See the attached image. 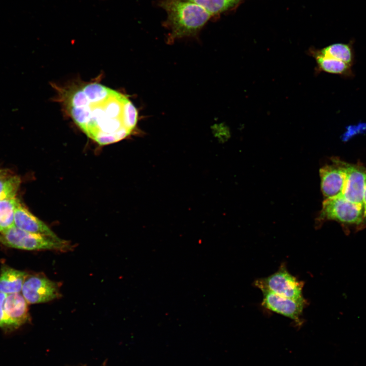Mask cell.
Here are the masks:
<instances>
[{"label": "cell", "mask_w": 366, "mask_h": 366, "mask_svg": "<svg viewBox=\"0 0 366 366\" xmlns=\"http://www.w3.org/2000/svg\"><path fill=\"white\" fill-rule=\"evenodd\" d=\"M66 105L76 125L100 145L127 137L138 121L137 109L126 95L99 83L78 87L70 94Z\"/></svg>", "instance_id": "6da1fadb"}, {"label": "cell", "mask_w": 366, "mask_h": 366, "mask_svg": "<svg viewBox=\"0 0 366 366\" xmlns=\"http://www.w3.org/2000/svg\"><path fill=\"white\" fill-rule=\"evenodd\" d=\"M160 6L167 13L165 25L169 41L195 36L212 16L201 7L181 0H162Z\"/></svg>", "instance_id": "7a4b0ae2"}, {"label": "cell", "mask_w": 366, "mask_h": 366, "mask_svg": "<svg viewBox=\"0 0 366 366\" xmlns=\"http://www.w3.org/2000/svg\"><path fill=\"white\" fill-rule=\"evenodd\" d=\"M0 242L9 247L26 250L65 251L71 249L70 243L66 240L32 233L16 226L0 232Z\"/></svg>", "instance_id": "3957f363"}, {"label": "cell", "mask_w": 366, "mask_h": 366, "mask_svg": "<svg viewBox=\"0 0 366 366\" xmlns=\"http://www.w3.org/2000/svg\"><path fill=\"white\" fill-rule=\"evenodd\" d=\"M328 220L354 225L358 228L365 226L363 207L349 201L342 196L325 199L323 202L317 221L321 223Z\"/></svg>", "instance_id": "277c9868"}, {"label": "cell", "mask_w": 366, "mask_h": 366, "mask_svg": "<svg viewBox=\"0 0 366 366\" xmlns=\"http://www.w3.org/2000/svg\"><path fill=\"white\" fill-rule=\"evenodd\" d=\"M254 285L262 291H269L295 300L304 299L302 296L303 282L291 274L284 264L270 276L256 280Z\"/></svg>", "instance_id": "5b68a950"}, {"label": "cell", "mask_w": 366, "mask_h": 366, "mask_svg": "<svg viewBox=\"0 0 366 366\" xmlns=\"http://www.w3.org/2000/svg\"><path fill=\"white\" fill-rule=\"evenodd\" d=\"M21 293L28 303L46 302L60 296L57 283L41 274L27 275Z\"/></svg>", "instance_id": "8992f818"}, {"label": "cell", "mask_w": 366, "mask_h": 366, "mask_svg": "<svg viewBox=\"0 0 366 366\" xmlns=\"http://www.w3.org/2000/svg\"><path fill=\"white\" fill-rule=\"evenodd\" d=\"M331 164L320 169L321 189L325 199L342 196L346 174L344 161L338 158L331 159Z\"/></svg>", "instance_id": "52a82bcc"}, {"label": "cell", "mask_w": 366, "mask_h": 366, "mask_svg": "<svg viewBox=\"0 0 366 366\" xmlns=\"http://www.w3.org/2000/svg\"><path fill=\"white\" fill-rule=\"evenodd\" d=\"M262 292L263 297L261 304L264 308L300 324V316L307 302L305 299L295 300L269 291Z\"/></svg>", "instance_id": "ba28073f"}, {"label": "cell", "mask_w": 366, "mask_h": 366, "mask_svg": "<svg viewBox=\"0 0 366 366\" xmlns=\"http://www.w3.org/2000/svg\"><path fill=\"white\" fill-rule=\"evenodd\" d=\"M344 165L346 177L342 196L349 201L363 207L366 167L360 163L351 164L345 161Z\"/></svg>", "instance_id": "9c48e42d"}, {"label": "cell", "mask_w": 366, "mask_h": 366, "mask_svg": "<svg viewBox=\"0 0 366 366\" xmlns=\"http://www.w3.org/2000/svg\"><path fill=\"white\" fill-rule=\"evenodd\" d=\"M15 226L32 233L60 239L44 222L34 216L17 199L14 210Z\"/></svg>", "instance_id": "30bf717a"}, {"label": "cell", "mask_w": 366, "mask_h": 366, "mask_svg": "<svg viewBox=\"0 0 366 366\" xmlns=\"http://www.w3.org/2000/svg\"><path fill=\"white\" fill-rule=\"evenodd\" d=\"M28 303L20 293L7 294L4 303L5 327H17L29 318Z\"/></svg>", "instance_id": "8fae6325"}, {"label": "cell", "mask_w": 366, "mask_h": 366, "mask_svg": "<svg viewBox=\"0 0 366 366\" xmlns=\"http://www.w3.org/2000/svg\"><path fill=\"white\" fill-rule=\"evenodd\" d=\"M27 275L25 271L4 267L0 272V292L7 294L21 292Z\"/></svg>", "instance_id": "7c38bea8"}, {"label": "cell", "mask_w": 366, "mask_h": 366, "mask_svg": "<svg viewBox=\"0 0 366 366\" xmlns=\"http://www.w3.org/2000/svg\"><path fill=\"white\" fill-rule=\"evenodd\" d=\"M314 53L319 69L321 71L345 77L354 76L351 66L338 59L323 55L319 51Z\"/></svg>", "instance_id": "4fadbf2b"}, {"label": "cell", "mask_w": 366, "mask_h": 366, "mask_svg": "<svg viewBox=\"0 0 366 366\" xmlns=\"http://www.w3.org/2000/svg\"><path fill=\"white\" fill-rule=\"evenodd\" d=\"M353 45V40L348 43H334L319 51L323 55L338 59L352 66L354 64L355 58Z\"/></svg>", "instance_id": "5bb4252c"}, {"label": "cell", "mask_w": 366, "mask_h": 366, "mask_svg": "<svg viewBox=\"0 0 366 366\" xmlns=\"http://www.w3.org/2000/svg\"><path fill=\"white\" fill-rule=\"evenodd\" d=\"M20 178L7 171L0 170V200L16 197Z\"/></svg>", "instance_id": "9a60e30c"}, {"label": "cell", "mask_w": 366, "mask_h": 366, "mask_svg": "<svg viewBox=\"0 0 366 366\" xmlns=\"http://www.w3.org/2000/svg\"><path fill=\"white\" fill-rule=\"evenodd\" d=\"M16 197L0 200V232L15 226L14 210Z\"/></svg>", "instance_id": "2e32d148"}, {"label": "cell", "mask_w": 366, "mask_h": 366, "mask_svg": "<svg viewBox=\"0 0 366 366\" xmlns=\"http://www.w3.org/2000/svg\"><path fill=\"white\" fill-rule=\"evenodd\" d=\"M194 3L205 10L211 16L222 13L234 6L239 0H181Z\"/></svg>", "instance_id": "e0dca14e"}, {"label": "cell", "mask_w": 366, "mask_h": 366, "mask_svg": "<svg viewBox=\"0 0 366 366\" xmlns=\"http://www.w3.org/2000/svg\"><path fill=\"white\" fill-rule=\"evenodd\" d=\"M7 294L0 292V326L5 327L4 303Z\"/></svg>", "instance_id": "ac0fdd59"}, {"label": "cell", "mask_w": 366, "mask_h": 366, "mask_svg": "<svg viewBox=\"0 0 366 366\" xmlns=\"http://www.w3.org/2000/svg\"><path fill=\"white\" fill-rule=\"evenodd\" d=\"M363 218L365 225H366V183L364 191L363 199Z\"/></svg>", "instance_id": "d6986e66"}]
</instances>
